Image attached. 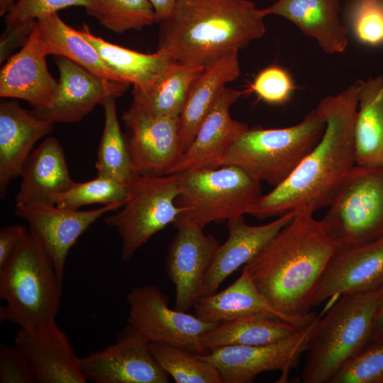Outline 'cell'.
<instances>
[{"instance_id": "6da1fadb", "label": "cell", "mask_w": 383, "mask_h": 383, "mask_svg": "<svg viewBox=\"0 0 383 383\" xmlns=\"http://www.w3.org/2000/svg\"><path fill=\"white\" fill-rule=\"evenodd\" d=\"M360 87L357 82L320 101L316 109L326 122L321 138L284 181L261 196L249 215L262 219L329 206L356 165L354 126Z\"/></svg>"}, {"instance_id": "7a4b0ae2", "label": "cell", "mask_w": 383, "mask_h": 383, "mask_svg": "<svg viewBox=\"0 0 383 383\" xmlns=\"http://www.w3.org/2000/svg\"><path fill=\"white\" fill-rule=\"evenodd\" d=\"M313 213L296 211L293 219L243 266L272 308L298 327L317 316L311 311L313 296L336 248Z\"/></svg>"}, {"instance_id": "3957f363", "label": "cell", "mask_w": 383, "mask_h": 383, "mask_svg": "<svg viewBox=\"0 0 383 383\" xmlns=\"http://www.w3.org/2000/svg\"><path fill=\"white\" fill-rule=\"evenodd\" d=\"M263 19L249 0H177L159 22L157 50L176 62L205 68L261 38Z\"/></svg>"}, {"instance_id": "277c9868", "label": "cell", "mask_w": 383, "mask_h": 383, "mask_svg": "<svg viewBox=\"0 0 383 383\" xmlns=\"http://www.w3.org/2000/svg\"><path fill=\"white\" fill-rule=\"evenodd\" d=\"M379 298V290L343 295L321 316L306 351L303 382L331 383L372 342Z\"/></svg>"}, {"instance_id": "5b68a950", "label": "cell", "mask_w": 383, "mask_h": 383, "mask_svg": "<svg viewBox=\"0 0 383 383\" xmlns=\"http://www.w3.org/2000/svg\"><path fill=\"white\" fill-rule=\"evenodd\" d=\"M62 282L40 242L29 232L0 267V321L33 327L55 318Z\"/></svg>"}, {"instance_id": "8992f818", "label": "cell", "mask_w": 383, "mask_h": 383, "mask_svg": "<svg viewBox=\"0 0 383 383\" xmlns=\"http://www.w3.org/2000/svg\"><path fill=\"white\" fill-rule=\"evenodd\" d=\"M326 126L316 108L304 119L281 128H248L233 145L223 165H233L260 182L277 186L321 138Z\"/></svg>"}, {"instance_id": "52a82bcc", "label": "cell", "mask_w": 383, "mask_h": 383, "mask_svg": "<svg viewBox=\"0 0 383 383\" xmlns=\"http://www.w3.org/2000/svg\"><path fill=\"white\" fill-rule=\"evenodd\" d=\"M174 174L179 187L176 204L184 211L173 226L190 222L204 228L238 218L249 214L262 195L261 182L233 165Z\"/></svg>"}, {"instance_id": "ba28073f", "label": "cell", "mask_w": 383, "mask_h": 383, "mask_svg": "<svg viewBox=\"0 0 383 383\" xmlns=\"http://www.w3.org/2000/svg\"><path fill=\"white\" fill-rule=\"evenodd\" d=\"M128 196L116 213L105 218L121 240V259L129 261L155 233L173 224L184 209L176 204L179 195L176 174L135 175L127 182Z\"/></svg>"}, {"instance_id": "9c48e42d", "label": "cell", "mask_w": 383, "mask_h": 383, "mask_svg": "<svg viewBox=\"0 0 383 383\" xmlns=\"http://www.w3.org/2000/svg\"><path fill=\"white\" fill-rule=\"evenodd\" d=\"M320 223L336 246L383 237V167L355 165Z\"/></svg>"}, {"instance_id": "30bf717a", "label": "cell", "mask_w": 383, "mask_h": 383, "mask_svg": "<svg viewBox=\"0 0 383 383\" xmlns=\"http://www.w3.org/2000/svg\"><path fill=\"white\" fill-rule=\"evenodd\" d=\"M126 301L129 306L128 324L150 343H167L198 355L207 353L201 338L218 323L170 308L167 296L155 284L133 287L128 293Z\"/></svg>"}, {"instance_id": "8fae6325", "label": "cell", "mask_w": 383, "mask_h": 383, "mask_svg": "<svg viewBox=\"0 0 383 383\" xmlns=\"http://www.w3.org/2000/svg\"><path fill=\"white\" fill-rule=\"evenodd\" d=\"M321 316H317L293 335L274 343L225 346L199 355L216 368L223 383L251 382L260 373L272 370L281 371L283 379L298 366L300 357L307 351Z\"/></svg>"}, {"instance_id": "7c38bea8", "label": "cell", "mask_w": 383, "mask_h": 383, "mask_svg": "<svg viewBox=\"0 0 383 383\" xmlns=\"http://www.w3.org/2000/svg\"><path fill=\"white\" fill-rule=\"evenodd\" d=\"M82 372L94 383H167L169 375L156 361L150 342L128 324L114 343L80 357Z\"/></svg>"}, {"instance_id": "4fadbf2b", "label": "cell", "mask_w": 383, "mask_h": 383, "mask_svg": "<svg viewBox=\"0 0 383 383\" xmlns=\"http://www.w3.org/2000/svg\"><path fill=\"white\" fill-rule=\"evenodd\" d=\"M122 206V204L115 203L95 209L79 211L34 202L16 206L14 212L28 223L29 232L43 247L62 282L71 248L99 218Z\"/></svg>"}, {"instance_id": "5bb4252c", "label": "cell", "mask_w": 383, "mask_h": 383, "mask_svg": "<svg viewBox=\"0 0 383 383\" xmlns=\"http://www.w3.org/2000/svg\"><path fill=\"white\" fill-rule=\"evenodd\" d=\"M121 118L129 131L126 140L133 174H170L182 153L179 117L155 116L130 106Z\"/></svg>"}, {"instance_id": "9a60e30c", "label": "cell", "mask_w": 383, "mask_h": 383, "mask_svg": "<svg viewBox=\"0 0 383 383\" xmlns=\"http://www.w3.org/2000/svg\"><path fill=\"white\" fill-rule=\"evenodd\" d=\"M174 226L177 231L168 248L166 268L175 289L174 308L187 311L201 296L204 277L220 243L195 223Z\"/></svg>"}, {"instance_id": "2e32d148", "label": "cell", "mask_w": 383, "mask_h": 383, "mask_svg": "<svg viewBox=\"0 0 383 383\" xmlns=\"http://www.w3.org/2000/svg\"><path fill=\"white\" fill-rule=\"evenodd\" d=\"M383 286V237L336 246L318 284L313 304L337 295L379 290Z\"/></svg>"}, {"instance_id": "e0dca14e", "label": "cell", "mask_w": 383, "mask_h": 383, "mask_svg": "<svg viewBox=\"0 0 383 383\" xmlns=\"http://www.w3.org/2000/svg\"><path fill=\"white\" fill-rule=\"evenodd\" d=\"M28 361L37 383H86L66 333L55 318L31 328H21L14 345Z\"/></svg>"}, {"instance_id": "ac0fdd59", "label": "cell", "mask_w": 383, "mask_h": 383, "mask_svg": "<svg viewBox=\"0 0 383 383\" xmlns=\"http://www.w3.org/2000/svg\"><path fill=\"white\" fill-rule=\"evenodd\" d=\"M243 91L226 87L199 126L189 148L172 166L170 174L184 171L213 169L223 166L235 142L249 128L233 119L231 106Z\"/></svg>"}, {"instance_id": "d6986e66", "label": "cell", "mask_w": 383, "mask_h": 383, "mask_svg": "<svg viewBox=\"0 0 383 383\" xmlns=\"http://www.w3.org/2000/svg\"><path fill=\"white\" fill-rule=\"evenodd\" d=\"M36 21L17 53L11 55L0 72V96L26 101L33 111L49 108L56 99L59 82L46 65Z\"/></svg>"}, {"instance_id": "ffe728a7", "label": "cell", "mask_w": 383, "mask_h": 383, "mask_svg": "<svg viewBox=\"0 0 383 383\" xmlns=\"http://www.w3.org/2000/svg\"><path fill=\"white\" fill-rule=\"evenodd\" d=\"M59 71L58 94L48 109L32 112L52 123L81 121L109 96H121L128 84L106 81L63 57L55 60Z\"/></svg>"}, {"instance_id": "44dd1931", "label": "cell", "mask_w": 383, "mask_h": 383, "mask_svg": "<svg viewBox=\"0 0 383 383\" xmlns=\"http://www.w3.org/2000/svg\"><path fill=\"white\" fill-rule=\"evenodd\" d=\"M294 214L291 212L260 226L248 224L243 216L227 221L228 236L217 248L204 277L201 297L216 292L229 275L254 260Z\"/></svg>"}, {"instance_id": "7402d4cb", "label": "cell", "mask_w": 383, "mask_h": 383, "mask_svg": "<svg viewBox=\"0 0 383 383\" xmlns=\"http://www.w3.org/2000/svg\"><path fill=\"white\" fill-rule=\"evenodd\" d=\"M52 123L36 116L13 101L0 104V195L21 176L34 145L53 129Z\"/></svg>"}, {"instance_id": "603a6c76", "label": "cell", "mask_w": 383, "mask_h": 383, "mask_svg": "<svg viewBox=\"0 0 383 383\" xmlns=\"http://www.w3.org/2000/svg\"><path fill=\"white\" fill-rule=\"evenodd\" d=\"M340 0H278L260 9L265 17L282 16L305 35L313 38L328 54L343 52L348 47V29L339 18Z\"/></svg>"}, {"instance_id": "cb8c5ba5", "label": "cell", "mask_w": 383, "mask_h": 383, "mask_svg": "<svg viewBox=\"0 0 383 383\" xmlns=\"http://www.w3.org/2000/svg\"><path fill=\"white\" fill-rule=\"evenodd\" d=\"M16 206L39 202L55 205L56 197L75 182L69 172L64 150L55 138H47L27 159Z\"/></svg>"}, {"instance_id": "d4e9b609", "label": "cell", "mask_w": 383, "mask_h": 383, "mask_svg": "<svg viewBox=\"0 0 383 383\" xmlns=\"http://www.w3.org/2000/svg\"><path fill=\"white\" fill-rule=\"evenodd\" d=\"M238 52L228 54L204 68L192 83L179 116V139L182 152L193 141L196 133L226 84L240 75Z\"/></svg>"}, {"instance_id": "484cf974", "label": "cell", "mask_w": 383, "mask_h": 383, "mask_svg": "<svg viewBox=\"0 0 383 383\" xmlns=\"http://www.w3.org/2000/svg\"><path fill=\"white\" fill-rule=\"evenodd\" d=\"M194 309L195 315L206 322L220 323L262 313L294 325L292 320L272 308L243 268L234 282L220 292L200 297Z\"/></svg>"}, {"instance_id": "4316f807", "label": "cell", "mask_w": 383, "mask_h": 383, "mask_svg": "<svg viewBox=\"0 0 383 383\" xmlns=\"http://www.w3.org/2000/svg\"><path fill=\"white\" fill-rule=\"evenodd\" d=\"M356 165L383 167V76L360 82L354 126Z\"/></svg>"}, {"instance_id": "83f0119b", "label": "cell", "mask_w": 383, "mask_h": 383, "mask_svg": "<svg viewBox=\"0 0 383 383\" xmlns=\"http://www.w3.org/2000/svg\"><path fill=\"white\" fill-rule=\"evenodd\" d=\"M36 23L41 48L46 56L65 57L103 79L124 83L105 64L96 49L79 30L65 23L57 13L40 18Z\"/></svg>"}, {"instance_id": "f1b7e54d", "label": "cell", "mask_w": 383, "mask_h": 383, "mask_svg": "<svg viewBox=\"0 0 383 383\" xmlns=\"http://www.w3.org/2000/svg\"><path fill=\"white\" fill-rule=\"evenodd\" d=\"M79 32L121 80L132 84L135 89H144L151 85L174 62L159 50L143 53L109 43L91 33L87 25H84Z\"/></svg>"}, {"instance_id": "f546056e", "label": "cell", "mask_w": 383, "mask_h": 383, "mask_svg": "<svg viewBox=\"0 0 383 383\" xmlns=\"http://www.w3.org/2000/svg\"><path fill=\"white\" fill-rule=\"evenodd\" d=\"M300 328L268 315L257 313L218 323L201 338L207 353L231 345H262L282 340Z\"/></svg>"}, {"instance_id": "4dcf8cb0", "label": "cell", "mask_w": 383, "mask_h": 383, "mask_svg": "<svg viewBox=\"0 0 383 383\" xmlns=\"http://www.w3.org/2000/svg\"><path fill=\"white\" fill-rule=\"evenodd\" d=\"M203 70L174 62L147 88L133 89L130 106L155 116L179 117L192 83Z\"/></svg>"}, {"instance_id": "1f68e13d", "label": "cell", "mask_w": 383, "mask_h": 383, "mask_svg": "<svg viewBox=\"0 0 383 383\" xmlns=\"http://www.w3.org/2000/svg\"><path fill=\"white\" fill-rule=\"evenodd\" d=\"M115 98L109 96L101 104L104 126L95 167L97 175L127 183L133 173L127 140L118 119Z\"/></svg>"}, {"instance_id": "d6a6232c", "label": "cell", "mask_w": 383, "mask_h": 383, "mask_svg": "<svg viewBox=\"0 0 383 383\" xmlns=\"http://www.w3.org/2000/svg\"><path fill=\"white\" fill-rule=\"evenodd\" d=\"M150 348L160 366L177 383H223L216 368L198 354L163 343L151 342Z\"/></svg>"}, {"instance_id": "836d02e7", "label": "cell", "mask_w": 383, "mask_h": 383, "mask_svg": "<svg viewBox=\"0 0 383 383\" xmlns=\"http://www.w3.org/2000/svg\"><path fill=\"white\" fill-rule=\"evenodd\" d=\"M85 11L105 28L117 33L142 30L157 22L149 0H94Z\"/></svg>"}, {"instance_id": "e575fe53", "label": "cell", "mask_w": 383, "mask_h": 383, "mask_svg": "<svg viewBox=\"0 0 383 383\" xmlns=\"http://www.w3.org/2000/svg\"><path fill=\"white\" fill-rule=\"evenodd\" d=\"M127 196V183L97 175L87 182H75L72 187L56 197L55 205L60 208L78 210L82 206L94 204H123Z\"/></svg>"}, {"instance_id": "d590c367", "label": "cell", "mask_w": 383, "mask_h": 383, "mask_svg": "<svg viewBox=\"0 0 383 383\" xmlns=\"http://www.w3.org/2000/svg\"><path fill=\"white\" fill-rule=\"evenodd\" d=\"M352 33L360 43L383 45V0H356L349 11Z\"/></svg>"}, {"instance_id": "8d00e7d4", "label": "cell", "mask_w": 383, "mask_h": 383, "mask_svg": "<svg viewBox=\"0 0 383 383\" xmlns=\"http://www.w3.org/2000/svg\"><path fill=\"white\" fill-rule=\"evenodd\" d=\"M94 0H17L6 14V31L30 29L36 20L74 6L88 8Z\"/></svg>"}, {"instance_id": "74e56055", "label": "cell", "mask_w": 383, "mask_h": 383, "mask_svg": "<svg viewBox=\"0 0 383 383\" xmlns=\"http://www.w3.org/2000/svg\"><path fill=\"white\" fill-rule=\"evenodd\" d=\"M331 383H383V340L370 343Z\"/></svg>"}, {"instance_id": "f35d334b", "label": "cell", "mask_w": 383, "mask_h": 383, "mask_svg": "<svg viewBox=\"0 0 383 383\" xmlns=\"http://www.w3.org/2000/svg\"><path fill=\"white\" fill-rule=\"evenodd\" d=\"M295 89L290 74L277 65H271L255 76L246 92H253L267 104L281 105L289 101Z\"/></svg>"}, {"instance_id": "ab89813d", "label": "cell", "mask_w": 383, "mask_h": 383, "mask_svg": "<svg viewBox=\"0 0 383 383\" xmlns=\"http://www.w3.org/2000/svg\"><path fill=\"white\" fill-rule=\"evenodd\" d=\"M35 378L22 353L14 345H0V383H35Z\"/></svg>"}, {"instance_id": "60d3db41", "label": "cell", "mask_w": 383, "mask_h": 383, "mask_svg": "<svg viewBox=\"0 0 383 383\" xmlns=\"http://www.w3.org/2000/svg\"><path fill=\"white\" fill-rule=\"evenodd\" d=\"M28 230L21 225H8L0 229V267L9 259Z\"/></svg>"}, {"instance_id": "b9f144b4", "label": "cell", "mask_w": 383, "mask_h": 383, "mask_svg": "<svg viewBox=\"0 0 383 383\" xmlns=\"http://www.w3.org/2000/svg\"><path fill=\"white\" fill-rule=\"evenodd\" d=\"M379 298L377 311L372 342L383 340V286L379 289Z\"/></svg>"}, {"instance_id": "7bdbcfd3", "label": "cell", "mask_w": 383, "mask_h": 383, "mask_svg": "<svg viewBox=\"0 0 383 383\" xmlns=\"http://www.w3.org/2000/svg\"><path fill=\"white\" fill-rule=\"evenodd\" d=\"M157 16V22L165 18L172 11L177 0H149Z\"/></svg>"}, {"instance_id": "ee69618b", "label": "cell", "mask_w": 383, "mask_h": 383, "mask_svg": "<svg viewBox=\"0 0 383 383\" xmlns=\"http://www.w3.org/2000/svg\"><path fill=\"white\" fill-rule=\"evenodd\" d=\"M14 3V0H0V15L6 14Z\"/></svg>"}]
</instances>
